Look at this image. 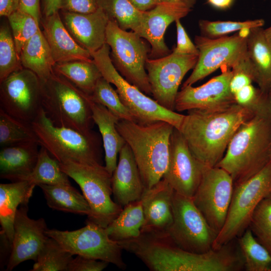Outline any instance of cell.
<instances>
[{
  "label": "cell",
  "mask_w": 271,
  "mask_h": 271,
  "mask_svg": "<svg viewBox=\"0 0 271 271\" xmlns=\"http://www.w3.org/2000/svg\"><path fill=\"white\" fill-rule=\"evenodd\" d=\"M259 108L235 103L219 110H188L178 130L193 156L204 165L213 167L223 157L239 126Z\"/></svg>",
  "instance_id": "cell-1"
},
{
  "label": "cell",
  "mask_w": 271,
  "mask_h": 271,
  "mask_svg": "<svg viewBox=\"0 0 271 271\" xmlns=\"http://www.w3.org/2000/svg\"><path fill=\"white\" fill-rule=\"evenodd\" d=\"M271 160V104L267 101L244 122L216 165L231 176L234 185L261 171Z\"/></svg>",
  "instance_id": "cell-2"
},
{
  "label": "cell",
  "mask_w": 271,
  "mask_h": 271,
  "mask_svg": "<svg viewBox=\"0 0 271 271\" xmlns=\"http://www.w3.org/2000/svg\"><path fill=\"white\" fill-rule=\"evenodd\" d=\"M116 128L133 153L146 189L152 188L163 179L167 168L174 127L162 120L119 119Z\"/></svg>",
  "instance_id": "cell-3"
},
{
  "label": "cell",
  "mask_w": 271,
  "mask_h": 271,
  "mask_svg": "<svg viewBox=\"0 0 271 271\" xmlns=\"http://www.w3.org/2000/svg\"><path fill=\"white\" fill-rule=\"evenodd\" d=\"M31 124L40 146L60 163L102 165L100 138L92 130L83 132L57 126L47 116L43 108Z\"/></svg>",
  "instance_id": "cell-4"
},
{
  "label": "cell",
  "mask_w": 271,
  "mask_h": 271,
  "mask_svg": "<svg viewBox=\"0 0 271 271\" xmlns=\"http://www.w3.org/2000/svg\"><path fill=\"white\" fill-rule=\"evenodd\" d=\"M41 83L42 107L55 125L83 132L91 130L89 95L54 72Z\"/></svg>",
  "instance_id": "cell-5"
},
{
  "label": "cell",
  "mask_w": 271,
  "mask_h": 271,
  "mask_svg": "<svg viewBox=\"0 0 271 271\" xmlns=\"http://www.w3.org/2000/svg\"><path fill=\"white\" fill-rule=\"evenodd\" d=\"M90 54L102 77L115 86L123 103L138 122L162 120L179 129L185 115L163 107L124 79L114 67L110 56V47L107 44Z\"/></svg>",
  "instance_id": "cell-6"
},
{
  "label": "cell",
  "mask_w": 271,
  "mask_h": 271,
  "mask_svg": "<svg viewBox=\"0 0 271 271\" xmlns=\"http://www.w3.org/2000/svg\"><path fill=\"white\" fill-rule=\"evenodd\" d=\"M60 164L61 169L78 184L89 204L91 212L86 222L106 228L123 209L111 199L112 175L100 164Z\"/></svg>",
  "instance_id": "cell-7"
},
{
  "label": "cell",
  "mask_w": 271,
  "mask_h": 271,
  "mask_svg": "<svg viewBox=\"0 0 271 271\" xmlns=\"http://www.w3.org/2000/svg\"><path fill=\"white\" fill-rule=\"evenodd\" d=\"M271 196V160L259 172L234 185L225 223L214 241L217 249L239 237L248 227L257 205Z\"/></svg>",
  "instance_id": "cell-8"
},
{
  "label": "cell",
  "mask_w": 271,
  "mask_h": 271,
  "mask_svg": "<svg viewBox=\"0 0 271 271\" xmlns=\"http://www.w3.org/2000/svg\"><path fill=\"white\" fill-rule=\"evenodd\" d=\"M106 44L111 49L110 58L119 74L146 94H152L146 69L151 49L143 38L133 31L122 30L115 20L110 19Z\"/></svg>",
  "instance_id": "cell-9"
},
{
  "label": "cell",
  "mask_w": 271,
  "mask_h": 271,
  "mask_svg": "<svg viewBox=\"0 0 271 271\" xmlns=\"http://www.w3.org/2000/svg\"><path fill=\"white\" fill-rule=\"evenodd\" d=\"M173 222L163 235L178 247L193 253H204L213 248L217 234L194 204L192 198L174 191Z\"/></svg>",
  "instance_id": "cell-10"
},
{
  "label": "cell",
  "mask_w": 271,
  "mask_h": 271,
  "mask_svg": "<svg viewBox=\"0 0 271 271\" xmlns=\"http://www.w3.org/2000/svg\"><path fill=\"white\" fill-rule=\"evenodd\" d=\"M249 31L245 29L230 36L214 39L196 36L194 42L199 50L198 61L183 86L192 85L220 67L232 69L247 60Z\"/></svg>",
  "instance_id": "cell-11"
},
{
  "label": "cell",
  "mask_w": 271,
  "mask_h": 271,
  "mask_svg": "<svg viewBox=\"0 0 271 271\" xmlns=\"http://www.w3.org/2000/svg\"><path fill=\"white\" fill-rule=\"evenodd\" d=\"M46 233L73 255L104 261L122 269L126 267L122 257V247L110 238L106 228L86 222L85 226L76 230L48 228Z\"/></svg>",
  "instance_id": "cell-12"
},
{
  "label": "cell",
  "mask_w": 271,
  "mask_h": 271,
  "mask_svg": "<svg viewBox=\"0 0 271 271\" xmlns=\"http://www.w3.org/2000/svg\"><path fill=\"white\" fill-rule=\"evenodd\" d=\"M233 188V180L225 170L205 165L200 182L192 197L195 206L217 235L225 223Z\"/></svg>",
  "instance_id": "cell-13"
},
{
  "label": "cell",
  "mask_w": 271,
  "mask_h": 271,
  "mask_svg": "<svg viewBox=\"0 0 271 271\" xmlns=\"http://www.w3.org/2000/svg\"><path fill=\"white\" fill-rule=\"evenodd\" d=\"M197 55H184L174 51L162 57L148 58L146 69L152 95L163 107L175 110V102L181 82L191 69L195 67Z\"/></svg>",
  "instance_id": "cell-14"
},
{
  "label": "cell",
  "mask_w": 271,
  "mask_h": 271,
  "mask_svg": "<svg viewBox=\"0 0 271 271\" xmlns=\"http://www.w3.org/2000/svg\"><path fill=\"white\" fill-rule=\"evenodd\" d=\"M42 83L32 71L21 68L1 82L0 108L31 123L42 108Z\"/></svg>",
  "instance_id": "cell-15"
},
{
  "label": "cell",
  "mask_w": 271,
  "mask_h": 271,
  "mask_svg": "<svg viewBox=\"0 0 271 271\" xmlns=\"http://www.w3.org/2000/svg\"><path fill=\"white\" fill-rule=\"evenodd\" d=\"M205 166L193 156L180 131L174 127L170 138L168 165L163 179L177 193L192 198Z\"/></svg>",
  "instance_id": "cell-16"
},
{
  "label": "cell",
  "mask_w": 271,
  "mask_h": 271,
  "mask_svg": "<svg viewBox=\"0 0 271 271\" xmlns=\"http://www.w3.org/2000/svg\"><path fill=\"white\" fill-rule=\"evenodd\" d=\"M231 68L223 67L221 74L198 87L182 86L175 102V110H219L236 103L229 87L233 75Z\"/></svg>",
  "instance_id": "cell-17"
},
{
  "label": "cell",
  "mask_w": 271,
  "mask_h": 271,
  "mask_svg": "<svg viewBox=\"0 0 271 271\" xmlns=\"http://www.w3.org/2000/svg\"><path fill=\"white\" fill-rule=\"evenodd\" d=\"M28 206L26 204L20 205L16 212L12 250L7 270H13L24 261H36L48 237L46 233L48 228L44 219H31L28 215Z\"/></svg>",
  "instance_id": "cell-18"
},
{
  "label": "cell",
  "mask_w": 271,
  "mask_h": 271,
  "mask_svg": "<svg viewBox=\"0 0 271 271\" xmlns=\"http://www.w3.org/2000/svg\"><path fill=\"white\" fill-rule=\"evenodd\" d=\"M194 5L163 2L147 11L142 37L148 41L151 46L150 58L162 57L171 53L164 41L165 32L171 23L188 15Z\"/></svg>",
  "instance_id": "cell-19"
},
{
  "label": "cell",
  "mask_w": 271,
  "mask_h": 271,
  "mask_svg": "<svg viewBox=\"0 0 271 271\" xmlns=\"http://www.w3.org/2000/svg\"><path fill=\"white\" fill-rule=\"evenodd\" d=\"M174 192V189L164 179L145 190L141 198L145 217L141 234H165L173 222Z\"/></svg>",
  "instance_id": "cell-20"
},
{
  "label": "cell",
  "mask_w": 271,
  "mask_h": 271,
  "mask_svg": "<svg viewBox=\"0 0 271 271\" xmlns=\"http://www.w3.org/2000/svg\"><path fill=\"white\" fill-rule=\"evenodd\" d=\"M64 24L74 40L90 53L106 44V30L110 20L100 8L94 12L81 14L65 11Z\"/></svg>",
  "instance_id": "cell-21"
},
{
  "label": "cell",
  "mask_w": 271,
  "mask_h": 271,
  "mask_svg": "<svg viewBox=\"0 0 271 271\" xmlns=\"http://www.w3.org/2000/svg\"><path fill=\"white\" fill-rule=\"evenodd\" d=\"M114 201L122 207L141 199L146 190L133 153L126 143L112 174Z\"/></svg>",
  "instance_id": "cell-22"
},
{
  "label": "cell",
  "mask_w": 271,
  "mask_h": 271,
  "mask_svg": "<svg viewBox=\"0 0 271 271\" xmlns=\"http://www.w3.org/2000/svg\"><path fill=\"white\" fill-rule=\"evenodd\" d=\"M43 33L56 63L92 59L90 53L81 46L70 34L58 12L46 17L43 23Z\"/></svg>",
  "instance_id": "cell-23"
},
{
  "label": "cell",
  "mask_w": 271,
  "mask_h": 271,
  "mask_svg": "<svg viewBox=\"0 0 271 271\" xmlns=\"http://www.w3.org/2000/svg\"><path fill=\"white\" fill-rule=\"evenodd\" d=\"M39 146L37 141H30L1 147V178L12 182L25 181L36 166Z\"/></svg>",
  "instance_id": "cell-24"
},
{
  "label": "cell",
  "mask_w": 271,
  "mask_h": 271,
  "mask_svg": "<svg viewBox=\"0 0 271 271\" xmlns=\"http://www.w3.org/2000/svg\"><path fill=\"white\" fill-rule=\"evenodd\" d=\"M89 103L94 122L97 125L103 142L105 167L112 175L117 166L118 154L126 142L116 128L120 119L102 104L93 101Z\"/></svg>",
  "instance_id": "cell-25"
},
{
  "label": "cell",
  "mask_w": 271,
  "mask_h": 271,
  "mask_svg": "<svg viewBox=\"0 0 271 271\" xmlns=\"http://www.w3.org/2000/svg\"><path fill=\"white\" fill-rule=\"evenodd\" d=\"M247 55L259 89L267 94L271 89V43L266 39L264 29H250L247 39Z\"/></svg>",
  "instance_id": "cell-26"
},
{
  "label": "cell",
  "mask_w": 271,
  "mask_h": 271,
  "mask_svg": "<svg viewBox=\"0 0 271 271\" xmlns=\"http://www.w3.org/2000/svg\"><path fill=\"white\" fill-rule=\"evenodd\" d=\"M36 185L28 181L0 184L1 231L12 243L14 221L18 207L28 204Z\"/></svg>",
  "instance_id": "cell-27"
},
{
  "label": "cell",
  "mask_w": 271,
  "mask_h": 271,
  "mask_svg": "<svg viewBox=\"0 0 271 271\" xmlns=\"http://www.w3.org/2000/svg\"><path fill=\"white\" fill-rule=\"evenodd\" d=\"M19 56L23 67L33 72L42 81L54 73L56 63L40 29L25 44Z\"/></svg>",
  "instance_id": "cell-28"
},
{
  "label": "cell",
  "mask_w": 271,
  "mask_h": 271,
  "mask_svg": "<svg viewBox=\"0 0 271 271\" xmlns=\"http://www.w3.org/2000/svg\"><path fill=\"white\" fill-rule=\"evenodd\" d=\"M48 206L55 210L88 216L89 204L83 194L69 185L41 184Z\"/></svg>",
  "instance_id": "cell-29"
},
{
  "label": "cell",
  "mask_w": 271,
  "mask_h": 271,
  "mask_svg": "<svg viewBox=\"0 0 271 271\" xmlns=\"http://www.w3.org/2000/svg\"><path fill=\"white\" fill-rule=\"evenodd\" d=\"M145 217L141 199L124 207L106 228L111 239L117 242L136 238L141 234Z\"/></svg>",
  "instance_id": "cell-30"
},
{
  "label": "cell",
  "mask_w": 271,
  "mask_h": 271,
  "mask_svg": "<svg viewBox=\"0 0 271 271\" xmlns=\"http://www.w3.org/2000/svg\"><path fill=\"white\" fill-rule=\"evenodd\" d=\"M97 4L121 29L131 30L142 37L147 11L139 10L129 0H97Z\"/></svg>",
  "instance_id": "cell-31"
},
{
  "label": "cell",
  "mask_w": 271,
  "mask_h": 271,
  "mask_svg": "<svg viewBox=\"0 0 271 271\" xmlns=\"http://www.w3.org/2000/svg\"><path fill=\"white\" fill-rule=\"evenodd\" d=\"M55 72L90 95L102 74L93 59L56 63Z\"/></svg>",
  "instance_id": "cell-32"
},
{
  "label": "cell",
  "mask_w": 271,
  "mask_h": 271,
  "mask_svg": "<svg viewBox=\"0 0 271 271\" xmlns=\"http://www.w3.org/2000/svg\"><path fill=\"white\" fill-rule=\"evenodd\" d=\"M40 147L36 166L25 181H28L36 186L41 184L71 185L69 176L61 169L59 161L53 158L45 148Z\"/></svg>",
  "instance_id": "cell-33"
},
{
  "label": "cell",
  "mask_w": 271,
  "mask_h": 271,
  "mask_svg": "<svg viewBox=\"0 0 271 271\" xmlns=\"http://www.w3.org/2000/svg\"><path fill=\"white\" fill-rule=\"evenodd\" d=\"M238 238L245 270L271 271L270 255L249 227Z\"/></svg>",
  "instance_id": "cell-34"
},
{
  "label": "cell",
  "mask_w": 271,
  "mask_h": 271,
  "mask_svg": "<svg viewBox=\"0 0 271 271\" xmlns=\"http://www.w3.org/2000/svg\"><path fill=\"white\" fill-rule=\"evenodd\" d=\"M73 254L55 239L49 237L31 271H68Z\"/></svg>",
  "instance_id": "cell-35"
},
{
  "label": "cell",
  "mask_w": 271,
  "mask_h": 271,
  "mask_svg": "<svg viewBox=\"0 0 271 271\" xmlns=\"http://www.w3.org/2000/svg\"><path fill=\"white\" fill-rule=\"evenodd\" d=\"M37 141L31 123L15 118L0 108V145Z\"/></svg>",
  "instance_id": "cell-36"
},
{
  "label": "cell",
  "mask_w": 271,
  "mask_h": 271,
  "mask_svg": "<svg viewBox=\"0 0 271 271\" xmlns=\"http://www.w3.org/2000/svg\"><path fill=\"white\" fill-rule=\"evenodd\" d=\"M110 84L103 77L100 78L97 82L92 93L89 95L91 99L106 107L120 119L137 121Z\"/></svg>",
  "instance_id": "cell-37"
},
{
  "label": "cell",
  "mask_w": 271,
  "mask_h": 271,
  "mask_svg": "<svg viewBox=\"0 0 271 271\" xmlns=\"http://www.w3.org/2000/svg\"><path fill=\"white\" fill-rule=\"evenodd\" d=\"M248 227L271 256V196L263 199L257 205Z\"/></svg>",
  "instance_id": "cell-38"
},
{
  "label": "cell",
  "mask_w": 271,
  "mask_h": 271,
  "mask_svg": "<svg viewBox=\"0 0 271 271\" xmlns=\"http://www.w3.org/2000/svg\"><path fill=\"white\" fill-rule=\"evenodd\" d=\"M264 24L263 19L244 21H216L201 20L198 25L201 36L211 39L226 36L227 34L245 29L262 27Z\"/></svg>",
  "instance_id": "cell-39"
},
{
  "label": "cell",
  "mask_w": 271,
  "mask_h": 271,
  "mask_svg": "<svg viewBox=\"0 0 271 271\" xmlns=\"http://www.w3.org/2000/svg\"><path fill=\"white\" fill-rule=\"evenodd\" d=\"M17 52L20 54L25 44L40 30L39 24L30 15L17 10L8 17Z\"/></svg>",
  "instance_id": "cell-40"
},
{
  "label": "cell",
  "mask_w": 271,
  "mask_h": 271,
  "mask_svg": "<svg viewBox=\"0 0 271 271\" xmlns=\"http://www.w3.org/2000/svg\"><path fill=\"white\" fill-rule=\"evenodd\" d=\"M20 56L9 28L3 25L0 29V81L22 68Z\"/></svg>",
  "instance_id": "cell-41"
},
{
  "label": "cell",
  "mask_w": 271,
  "mask_h": 271,
  "mask_svg": "<svg viewBox=\"0 0 271 271\" xmlns=\"http://www.w3.org/2000/svg\"><path fill=\"white\" fill-rule=\"evenodd\" d=\"M231 70L233 75L229 87L234 95L240 89L254 81L253 73L248 57L247 60Z\"/></svg>",
  "instance_id": "cell-42"
},
{
  "label": "cell",
  "mask_w": 271,
  "mask_h": 271,
  "mask_svg": "<svg viewBox=\"0 0 271 271\" xmlns=\"http://www.w3.org/2000/svg\"><path fill=\"white\" fill-rule=\"evenodd\" d=\"M175 23L177 28V45L173 51L181 54L199 55L198 48L190 39L180 20H177Z\"/></svg>",
  "instance_id": "cell-43"
},
{
  "label": "cell",
  "mask_w": 271,
  "mask_h": 271,
  "mask_svg": "<svg viewBox=\"0 0 271 271\" xmlns=\"http://www.w3.org/2000/svg\"><path fill=\"white\" fill-rule=\"evenodd\" d=\"M108 264L104 261L77 255L70 262L68 271H101Z\"/></svg>",
  "instance_id": "cell-44"
},
{
  "label": "cell",
  "mask_w": 271,
  "mask_h": 271,
  "mask_svg": "<svg viewBox=\"0 0 271 271\" xmlns=\"http://www.w3.org/2000/svg\"><path fill=\"white\" fill-rule=\"evenodd\" d=\"M98 8L97 0H61L60 9L69 12L87 14Z\"/></svg>",
  "instance_id": "cell-45"
},
{
  "label": "cell",
  "mask_w": 271,
  "mask_h": 271,
  "mask_svg": "<svg viewBox=\"0 0 271 271\" xmlns=\"http://www.w3.org/2000/svg\"><path fill=\"white\" fill-rule=\"evenodd\" d=\"M18 10L31 15L39 24L41 15L40 0H20Z\"/></svg>",
  "instance_id": "cell-46"
},
{
  "label": "cell",
  "mask_w": 271,
  "mask_h": 271,
  "mask_svg": "<svg viewBox=\"0 0 271 271\" xmlns=\"http://www.w3.org/2000/svg\"><path fill=\"white\" fill-rule=\"evenodd\" d=\"M20 0H0V15L7 18L18 10Z\"/></svg>",
  "instance_id": "cell-47"
},
{
  "label": "cell",
  "mask_w": 271,
  "mask_h": 271,
  "mask_svg": "<svg viewBox=\"0 0 271 271\" xmlns=\"http://www.w3.org/2000/svg\"><path fill=\"white\" fill-rule=\"evenodd\" d=\"M61 8V0H44V12L46 17L58 11Z\"/></svg>",
  "instance_id": "cell-48"
},
{
  "label": "cell",
  "mask_w": 271,
  "mask_h": 271,
  "mask_svg": "<svg viewBox=\"0 0 271 271\" xmlns=\"http://www.w3.org/2000/svg\"><path fill=\"white\" fill-rule=\"evenodd\" d=\"M139 10L146 12L152 9L157 4L156 0H129Z\"/></svg>",
  "instance_id": "cell-49"
},
{
  "label": "cell",
  "mask_w": 271,
  "mask_h": 271,
  "mask_svg": "<svg viewBox=\"0 0 271 271\" xmlns=\"http://www.w3.org/2000/svg\"><path fill=\"white\" fill-rule=\"evenodd\" d=\"M207 2L215 8L225 10L232 6L234 0H207Z\"/></svg>",
  "instance_id": "cell-50"
},
{
  "label": "cell",
  "mask_w": 271,
  "mask_h": 271,
  "mask_svg": "<svg viewBox=\"0 0 271 271\" xmlns=\"http://www.w3.org/2000/svg\"><path fill=\"white\" fill-rule=\"evenodd\" d=\"M157 4L163 2L188 3L195 4L196 0H156Z\"/></svg>",
  "instance_id": "cell-51"
},
{
  "label": "cell",
  "mask_w": 271,
  "mask_h": 271,
  "mask_svg": "<svg viewBox=\"0 0 271 271\" xmlns=\"http://www.w3.org/2000/svg\"><path fill=\"white\" fill-rule=\"evenodd\" d=\"M264 33L266 39L271 43V26L264 29Z\"/></svg>",
  "instance_id": "cell-52"
},
{
  "label": "cell",
  "mask_w": 271,
  "mask_h": 271,
  "mask_svg": "<svg viewBox=\"0 0 271 271\" xmlns=\"http://www.w3.org/2000/svg\"><path fill=\"white\" fill-rule=\"evenodd\" d=\"M268 97L271 104V89L268 92Z\"/></svg>",
  "instance_id": "cell-53"
}]
</instances>
